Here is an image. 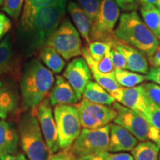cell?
<instances>
[{"label": "cell", "mask_w": 160, "mask_h": 160, "mask_svg": "<svg viewBox=\"0 0 160 160\" xmlns=\"http://www.w3.org/2000/svg\"><path fill=\"white\" fill-rule=\"evenodd\" d=\"M146 80L153 82L160 86V67L151 68L145 76Z\"/></svg>", "instance_id": "38"}, {"label": "cell", "mask_w": 160, "mask_h": 160, "mask_svg": "<svg viewBox=\"0 0 160 160\" xmlns=\"http://www.w3.org/2000/svg\"><path fill=\"white\" fill-rule=\"evenodd\" d=\"M66 4L42 8L21 19V31L30 51L42 49L65 14Z\"/></svg>", "instance_id": "1"}, {"label": "cell", "mask_w": 160, "mask_h": 160, "mask_svg": "<svg viewBox=\"0 0 160 160\" xmlns=\"http://www.w3.org/2000/svg\"><path fill=\"white\" fill-rule=\"evenodd\" d=\"M51 106L75 105L80 100L68 82L62 76L57 75L48 96Z\"/></svg>", "instance_id": "16"}, {"label": "cell", "mask_w": 160, "mask_h": 160, "mask_svg": "<svg viewBox=\"0 0 160 160\" xmlns=\"http://www.w3.org/2000/svg\"><path fill=\"white\" fill-rule=\"evenodd\" d=\"M46 160H77L71 150L61 149L57 153L48 156Z\"/></svg>", "instance_id": "34"}, {"label": "cell", "mask_w": 160, "mask_h": 160, "mask_svg": "<svg viewBox=\"0 0 160 160\" xmlns=\"http://www.w3.org/2000/svg\"><path fill=\"white\" fill-rule=\"evenodd\" d=\"M85 61L88 65L90 70H91L93 77L94 78L97 82L99 85H101L105 91L108 92L110 95L112 96L118 90H119L122 87L119 85L117 79H116L115 72L113 73H108V74H104V73H99L91 62L88 61V60H85Z\"/></svg>", "instance_id": "23"}, {"label": "cell", "mask_w": 160, "mask_h": 160, "mask_svg": "<svg viewBox=\"0 0 160 160\" xmlns=\"http://www.w3.org/2000/svg\"><path fill=\"white\" fill-rule=\"evenodd\" d=\"M19 102L20 97L15 84L8 79H0V119L17 115Z\"/></svg>", "instance_id": "14"}, {"label": "cell", "mask_w": 160, "mask_h": 160, "mask_svg": "<svg viewBox=\"0 0 160 160\" xmlns=\"http://www.w3.org/2000/svg\"><path fill=\"white\" fill-rule=\"evenodd\" d=\"M144 118L151 125L160 130V107L150 99Z\"/></svg>", "instance_id": "30"}, {"label": "cell", "mask_w": 160, "mask_h": 160, "mask_svg": "<svg viewBox=\"0 0 160 160\" xmlns=\"http://www.w3.org/2000/svg\"><path fill=\"white\" fill-rule=\"evenodd\" d=\"M147 59L152 68L160 67V43L153 52V53L147 57Z\"/></svg>", "instance_id": "39"}, {"label": "cell", "mask_w": 160, "mask_h": 160, "mask_svg": "<svg viewBox=\"0 0 160 160\" xmlns=\"http://www.w3.org/2000/svg\"><path fill=\"white\" fill-rule=\"evenodd\" d=\"M142 86L148 99L160 107V86L153 82L144 83Z\"/></svg>", "instance_id": "32"}, {"label": "cell", "mask_w": 160, "mask_h": 160, "mask_svg": "<svg viewBox=\"0 0 160 160\" xmlns=\"http://www.w3.org/2000/svg\"><path fill=\"white\" fill-rule=\"evenodd\" d=\"M138 144V140L131 133L117 124H111L108 151L116 153L131 151Z\"/></svg>", "instance_id": "17"}, {"label": "cell", "mask_w": 160, "mask_h": 160, "mask_svg": "<svg viewBox=\"0 0 160 160\" xmlns=\"http://www.w3.org/2000/svg\"><path fill=\"white\" fill-rule=\"evenodd\" d=\"M157 145H158V146H159V147L160 148V141L158 142H157Z\"/></svg>", "instance_id": "44"}, {"label": "cell", "mask_w": 160, "mask_h": 160, "mask_svg": "<svg viewBox=\"0 0 160 160\" xmlns=\"http://www.w3.org/2000/svg\"><path fill=\"white\" fill-rule=\"evenodd\" d=\"M68 11L73 19L75 28H77L79 34L82 36L83 39L89 44L90 33H91L92 22L88 15L85 13L79 5L75 2H71L68 5Z\"/></svg>", "instance_id": "19"}, {"label": "cell", "mask_w": 160, "mask_h": 160, "mask_svg": "<svg viewBox=\"0 0 160 160\" xmlns=\"http://www.w3.org/2000/svg\"><path fill=\"white\" fill-rule=\"evenodd\" d=\"M111 123L97 129L83 128L70 148L76 159L83 156L108 151Z\"/></svg>", "instance_id": "9"}, {"label": "cell", "mask_w": 160, "mask_h": 160, "mask_svg": "<svg viewBox=\"0 0 160 160\" xmlns=\"http://www.w3.org/2000/svg\"><path fill=\"white\" fill-rule=\"evenodd\" d=\"M75 106L83 128H99L108 125L117 117V111L112 106L92 102L85 99L80 100Z\"/></svg>", "instance_id": "10"}, {"label": "cell", "mask_w": 160, "mask_h": 160, "mask_svg": "<svg viewBox=\"0 0 160 160\" xmlns=\"http://www.w3.org/2000/svg\"><path fill=\"white\" fill-rule=\"evenodd\" d=\"M0 160H29L25 153L16 152L12 154H5L0 156Z\"/></svg>", "instance_id": "40"}, {"label": "cell", "mask_w": 160, "mask_h": 160, "mask_svg": "<svg viewBox=\"0 0 160 160\" xmlns=\"http://www.w3.org/2000/svg\"><path fill=\"white\" fill-rule=\"evenodd\" d=\"M110 56L115 69H126L125 57L119 48L111 45Z\"/></svg>", "instance_id": "33"}, {"label": "cell", "mask_w": 160, "mask_h": 160, "mask_svg": "<svg viewBox=\"0 0 160 160\" xmlns=\"http://www.w3.org/2000/svg\"><path fill=\"white\" fill-rule=\"evenodd\" d=\"M54 83L53 72L39 59H33L24 68L20 79V99L23 111L34 110L47 97Z\"/></svg>", "instance_id": "2"}, {"label": "cell", "mask_w": 160, "mask_h": 160, "mask_svg": "<svg viewBox=\"0 0 160 160\" xmlns=\"http://www.w3.org/2000/svg\"><path fill=\"white\" fill-rule=\"evenodd\" d=\"M120 17V10L113 0H100L99 9L92 23L91 42H108L114 37V28Z\"/></svg>", "instance_id": "8"}, {"label": "cell", "mask_w": 160, "mask_h": 160, "mask_svg": "<svg viewBox=\"0 0 160 160\" xmlns=\"http://www.w3.org/2000/svg\"><path fill=\"white\" fill-rule=\"evenodd\" d=\"M62 77L68 82L81 100L86 85L91 80L92 73L83 57H76L69 62Z\"/></svg>", "instance_id": "12"}, {"label": "cell", "mask_w": 160, "mask_h": 160, "mask_svg": "<svg viewBox=\"0 0 160 160\" xmlns=\"http://www.w3.org/2000/svg\"><path fill=\"white\" fill-rule=\"evenodd\" d=\"M115 77L124 88H132L142 83L146 80L145 76L125 69H115Z\"/></svg>", "instance_id": "26"}, {"label": "cell", "mask_w": 160, "mask_h": 160, "mask_svg": "<svg viewBox=\"0 0 160 160\" xmlns=\"http://www.w3.org/2000/svg\"><path fill=\"white\" fill-rule=\"evenodd\" d=\"M109 160H134L133 156L128 153H110Z\"/></svg>", "instance_id": "41"}, {"label": "cell", "mask_w": 160, "mask_h": 160, "mask_svg": "<svg viewBox=\"0 0 160 160\" xmlns=\"http://www.w3.org/2000/svg\"><path fill=\"white\" fill-rule=\"evenodd\" d=\"M119 8L126 12L136 11L139 8L135 0H113Z\"/></svg>", "instance_id": "35"}, {"label": "cell", "mask_w": 160, "mask_h": 160, "mask_svg": "<svg viewBox=\"0 0 160 160\" xmlns=\"http://www.w3.org/2000/svg\"><path fill=\"white\" fill-rule=\"evenodd\" d=\"M157 0H135L136 3L137 4V5H140V7L145 5H155L157 3Z\"/></svg>", "instance_id": "42"}, {"label": "cell", "mask_w": 160, "mask_h": 160, "mask_svg": "<svg viewBox=\"0 0 160 160\" xmlns=\"http://www.w3.org/2000/svg\"><path fill=\"white\" fill-rule=\"evenodd\" d=\"M160 148L152 141H144L138 143L131 151L134 160H157Z\"/></svg>", "instance_id": "25"}, {"label": "cell", "mask_w": 160, "mask_h": 160, "mask_svg": "<svg viewBox=\"0 0 160 160\" xmlns=\"http://www.w3.org/2000/svg\"><path fill=\"white\" fill-rule=\"evenodd\" d=\"M77 2L93 23L99 11L100 0H77Z\"/></svg>", "instance_id": "29"}, {"label": "cell", "mask_w": 160, "mask_h": 160, "mask_svg": "<svg viewBox=\"0 0 160 160\" xmlns=\"http://www.w3.org/2000/svg\"><path fill=\"white\" fill-rule=\"evenodd\" d=\"M17 131L21 148L29 160H46L48 156L36 108L23 111L18 120Z\"/></svg>", "instance_id": "4"}, {"label": "cell", "mask_w": 160, "mask_h": 160, "mask_svg": "<svg viewBox=\"0 0 160 160\" xmlns=\"http://www.w3.org/2000/svg\"><path fill=\"white\" fill-rule=\"evenodd\" d=\"M19 145V133L14 124L0 119V156L16 153Z\"/></svg>", "instance_id": "18"}, {"label": "cell", "mask_w": 160, "mask_h": 160, "mask_svg": "<svg viewBox=\"0 0 160 160\" xmlns=\"http://www.w3.org/2000/svg\"><path fill=\"white\" fill-rule=\"evenodd\" d=\"M155 6H156V7L159 10V11H160V0H157V3H156Z\"/></svg>", "instance_id": "43"}, {"label": "cell", "mask_w": 160, "mask_h": 160, "mask_svg": "<svg viewBox=\"0 0 160 160\" xmlns=\"http://www.w3.org/2000/svg\"><path fill=\"white\" fill-rule=\"evenodd\" d=\"M83 99H88L92 102L112 106L116 100L107 91L99 85L97 82L90 81L86 85L82 93Z\"/></svg>", "instance_id": "20"}, {"label": "cell", "mask_w": 160, "mask_h": 160, "mask_svg": "<svg viewBox=\"0 0 160 160\" xmlns=\"http://www.w3.org/2000/svg\"><path fill=\"white\" fill-rule=\"evenodd\" d=\"M116 101L144 117L147 111L149 99L145 94L142 85L121 88L112 95Z\"/></svg>", "instance_id": "13"}, {"label": "cell", "mask_w": 160, "mask_h": 160, "mask_svg": "<svg viewBox=\"0 0 160 160\" xmlns=\"http://www.w3.org/2000/svg\"><path fill=\"white\" fill-rule=\"evenodd\" d=\"M39 58L45 67L56 73H61L65 67V60L54 48L49 45H45L41 49Z\"/></svg>", "instance_id": "21"}, {"label": "cell", "mask_w": 160, "mask_h": 160, "mask_svg": "<svg viewBox=\"0 0 160 160\" xmlns=\"http://www.w3.org/2000/svg\"><path fill=\"white\" fill-rule=\"evenodd\" d=\"M157 160H160V151H159V157H158V159Z\"/></svg>", "instance_id": "45"}, {"label": "cell", "mask_w": 160, "mask_h": 160, "mask_svg": "<svg viewBox=\"0 0 160 160\" xmlns=\"http://www.w3.org/2000/svg\"><path fill=\"white\" fill-rule=\"evenodd\" d=\"M108 43L115 46L122 52L126 59V69L141 74H147L148 73V60L143 53L122 42L117 39L115 36Z\"/></svg>", "instance_id": "15"}, {"label": "cell", "mask_w": 160, "mask_h": 160, "mask_svg": "<svg viewBox=\"0 0 160 160\" xmlns=\"http://www.w3.org/2000/svg\"><path fill=\"white\" fill-rule=\"evenodd\" d=\"M85 48L92 59L96 62H99L111 49V45L105 42L94 41L88 44Z\"/></svg>", "instance_id": "28"}, {"label": "cell", "mask_w": 160, "mask_h": 160, "mask_svg": "<svg viewBox=\"0 0 160 160\" xmlns=\"http://www.w3.org/2000/svg\"><path fill=\"white\" fill-rule=\"evenodd\" d=\"M46 45L54 48L65 60L78 57L82 53V42L79 33L68 19L60 22Z\"/></svg>", "instance_id": "6"}, {"label": "cell", "mask_w": 160, "mask_h": 160, "mask_svg": "<svg viewBox=\"0 0 160 160\" xmlns=\"http://www.w3.org/2000/svg\"><path fill=\"white\" fill-rule=\"evenodd\" d=\"M14 64V53L10 37L0 43V77L12 71Z\"/></svg>", "instance_id": "24"}, {"label": "cell", "mask_w": 160, "mask_h": 160, "mask_svg": "<svg viewBox=\"0 0 160 160\" xmlns=\"http://www.w3.org/2000/svg\"><path fill=\"white\" fill-rule=\"evenodd\" d=\"M2 2H3V0H0V5H2Z\"/></svg>", "instance_id": "46"}, {"label": "cell", "mask_w": 160, "mask_h": 160, "mask_svg": "<svg viewBox=\"0 0 160 160\" xmlns=\"http://www.w3.org/2000/svg\"><path fill=\"white\" fill-rule=\"evenodd\" d=\"M142 21L148 28L160 41V11L153 5L140 7Z\"/></svg>", "instance_id": "22"}, {"label": "cell", "mask_w": 160, "mask_h": 160, "mask_svg": "<svg viewBox=\"0 0 160 160\" xmlns=\"http://www.w3.org/2000/svg\"><path fill=\"white\" fill-rule=\"evenodd\" d=\"M110 153L108 151L99 152V153H92L83 156L77 160H109Z\"/></svg>", "instance_id": "37"}, {"label": "cell", "mask_w": 160, "mask_h": 160, "mask_svg": "<svg viewBox=\"0 0 160 160\" xmlns=\"http://www.w3.org/2000/svg\"><path fill=\"white\" fill-rule=\"evenodd\" d=\"M25 0H5L3 11L10 17L17 19L19 18Z\"/></svg>", "instance_id": "31"}, {"label": "cell", "mask_w": 160, "mask_h": 160, "mask_svg": "<svg viewBox=\"0 0 160 160\" xmlns=\"http://www.w3.org/2000/svg\"><path fill=\"white\" fill-rule=\"evenodd\" d=\"M113 33L117 39L141 51L147 57L160 43L136 11L126 12L120 16Z\"/></svg>", "instance_id": "3"}, {"label": "cell", "mask_w": 160, "mask_h": 160, "mask_svg": "<svg viewBox=\"0 0 160 160\" xmlns=\"http://www.w3.org/2000/svg\"><path fill=\"white\" fill-rule=\"evenodd\" d=\"M112 107L117 111V117L113 120L117 124L131 133L141 142L160 141V130L150 124L142 116L128 108L117 101Z\"/></svg>", "instance_id": "5"}, {"label": "cell", "mask_w": 160, "mask_h": 160, "mask_svg": "<svg viewBox=\"0 0 160 160\" xmlns=\"http://www.w3.org/2000/svg\"><path fill=\"white\" fill-rule=\"evenodd\" d=\"M60 4H66V0H25L22 18L28 17L38 9Z\"/></svg>", "instance_id": "27"}, {"label": "cell", "mask_w": 160, "mask_h": 160, "mask_svg": "<svg viewBox=\"0 0 160 160\" xmlns=\"http://www.w3.org/2000/svg\"><path fill=\"white\" fill-rule=\"evenodd\" d=\"M11 28V20L3 13H0V41Z\"/></svg>", "instance_id": "36"}, {"label": "cell", "mask_w": 160, "mask_h": 160, "mask_svg": "<svg viewBox=\"0 0 160 160\" xmlns=\"http://www.w3.org/2000/svg\"><path fill=\"white\" fill-rule=\"evenodd\" d=\"M36 113L48 155L57 153L59 150L57 128L48 97H45L36 108Z\"/></svg>", "instance_id": "11"}, {"label": "cell", "mask_w": 160, "mask_h": 160, "mask_svg": "<svg viewBox=\"0 0 160 160\" xmlns=\"http://www.w3.org/2000/svg\"><path fill=\"white\" fill-rule=\"evenodd\" d=\"M53 116L57 124L59 148L69 149L82 131L77 107L75 105L54 106Z\"/></svg>", "instance_id": "7"}]
</instances>
